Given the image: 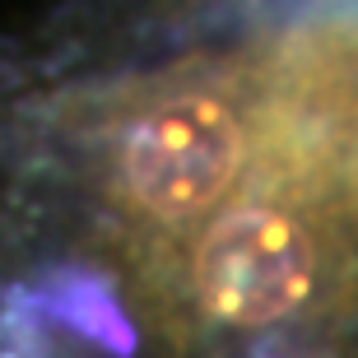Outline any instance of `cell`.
<instances>
[{"label": "cell", "instance_id": "obj_1", "mask_svg": "<svg viewBox=\"0 0 358 358\" xmlns=\"http://www.w3.org/2000/svg\"><path fill=\"white\" fill-rule=\"evenodd\" d=\"M242 154V121L219 93H168L121 131L117 196L145 219L186 224L233 191Z\"/></svg>", "mask_w": 358, "mask_h": 358}, {"label": "cell", "instance_id": "obj_2", "mask_svg": "<svg viewBox=\"0 0 358 358\" xmlns=\"http://www.w3.org/2000/svg\"><path fill=\"white\" fill-rule=\"evenodd\" d=\"M317 238L298 214L252 200L200 238L196 298L224 326H270L312 298Z\"/></svg>", "mask_w": 358, "mask_h": 358}]
</instances>
